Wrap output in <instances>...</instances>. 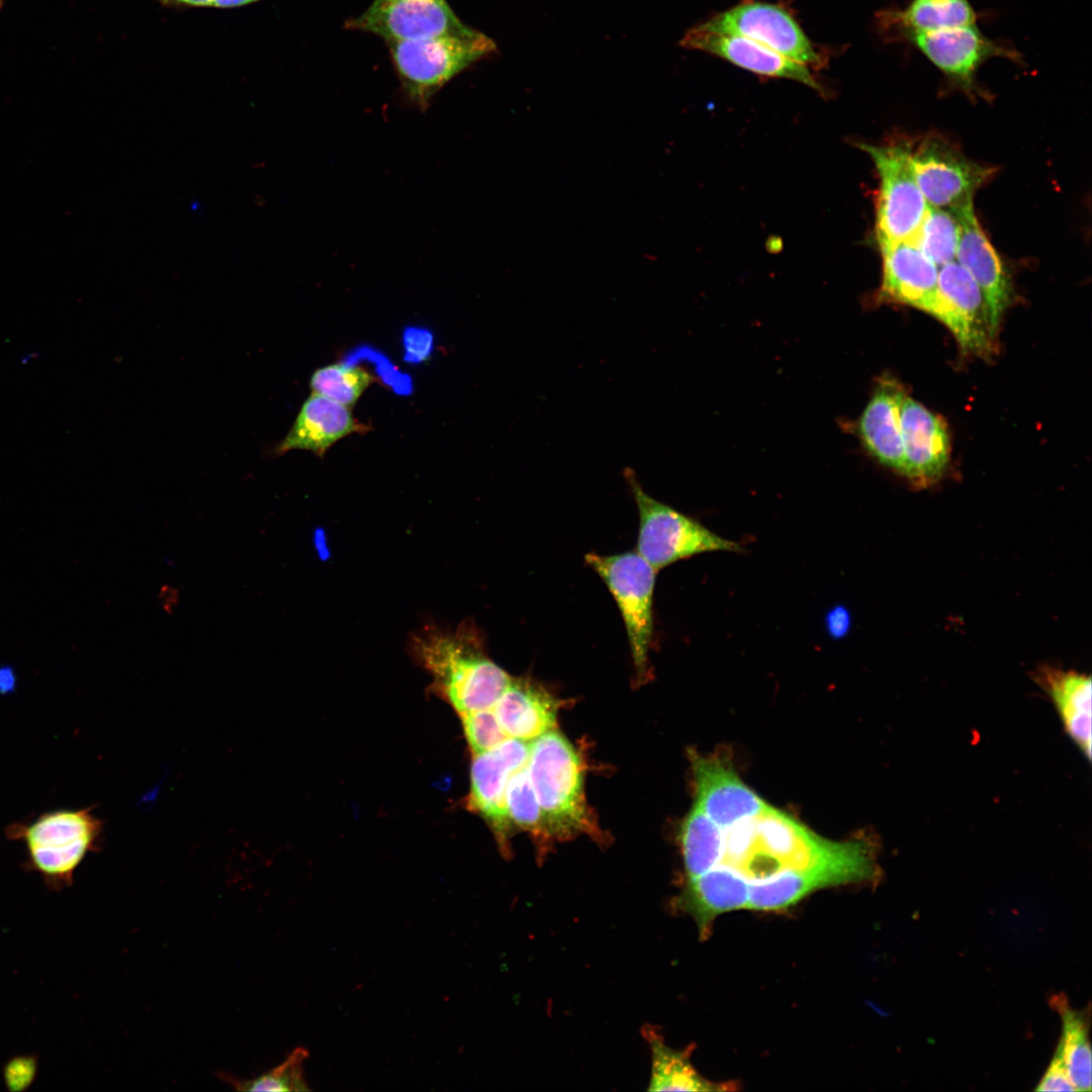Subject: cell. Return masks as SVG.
Instances as JSON below:
<instances>
[{"instance_id": "ffe728a7", "label": "cell", "mask_w": 1092, "mask_h": 1092, "mask_svg": "<svg viewBox=\"0 0 1092 1092\" xmlns=\"http://www.w3.org/2000/svg\"><path fill=\"white\" fill-rule=\"evenodd\" d=\"M368 430L369 427L353 417L350 407L312 393L302 404L284 440L278 444L276 453L299 449L324 457L341 439Z\"/></svg>"}, {"instance_id": "9a60e30c", "label": "cell", "mask_w": 1092, "mask_h": 1092, "mask_svg": "<svg viewBox=\"0 0 1092 1092\" xmlns=\"http://www.w3.org/2000/svg\"><path fill=\"white\" fill-rule=\"evenodd\" d=\"M906 476L916 485H930L945 472L949 461V437L945 422L906 395L900 413Z\"/></svg>"}, {"instance_id": "8d00e7d4", "label": "cell", "mask_w": 1092, "mask_h": 1092, "mask_svg": "<svg viewBox=\"0 0 1092 1092\" xmlns=\"http://www.w3.org/2000/svg\"><path fill=\"white\" fill-rule=\"evenodd\" d=\"M491 750L515 772L527 766L530 742L508 737Z\"/></svg>"}, {"instance_id": "2e32d148", "label": "cell", "mask_w": 1092, "mask_h": 1092, "mask_svg": "<svg viewBox=\"0 0 1092 1092\" xmlns=\"http://www.w3.org/2000/svg\"><path fill=\"white\" fill-rule=\"evenodd\" d=\"M680 46L712 54L754 74L790 79L818 92L824 91L807 66L744 36L710 31L697 25L684 35Z\"/></svg>"}, {"instance_id": "d590c367", "label": "cell", "mask_w": 1092, "mask_h": 1092, "mask_svg": "<svg viewBox=\"0 0 1092 1092\" xmlns=\"http://www.w3.org/2000/svg\"><path fill=\"white\" fill-rule=\"evenodd\" d=\"M1036 1091H1076L1057 1046L1049 1068L1039 1081Z\"/></svg>"}, {"instance_id": "e0dca14e", "label": "cell", "mask_w": 1092, "mask_h": 1092, "mask_svg": "<svg viewBox=\"0 0 1092 1092\" xmlns=\"http://www.w3.org/2000/svg\"><path fill=\"white\" fill-rule=\"evenodd\" d=\"M882 282L878 300L930 314L937 294L938 267L912 241L880 247Z\"/></svg>"}, {"instance_id": "9c48e42d", "label": "cell", "mask_w": 1092, "mask_h": 1092, "mask_svg": "<svg viewBox=\"0 0 1092 1092\" xmlns=\"http://www.w3.org/2000/svg\"><path fill=\"white\" fill-rule=\"evenodd\" d=\"M698 26L750 38L807 67L825 63L794 16L779 4L744 0Z\"/></svg>"}, {"instance_id": "3957f363", "label": "cell", "mask_w": 1092, "mask_h": 1092, "mask_svg": "<svg viewBox=\"0 0 1092 1092\" xmlns=\"http://www.w3.org/2000/svg\"><path fill=\"white\" fill-rule=\"evenodd\" d=\"M4 834L24 845V869L37 874L48 889L60 891L72 886L84 858L100 849L103 822L91 807L61 808L28 821H14Z\"/></svg>"}, {"instance_id": "74e56055", "label": "cell", "mask_w": 1092, "mask_h": 1092, "mask_svg": "<svg viewBox=\"0 0 1092 1092\" xmlns=\"http://www.w3.org/2000/svg\"><path fill=\"white\" fill-rule=\"evenodd\" d=\"M850 614L843 606H835L826 614L825 627L831 638L840 639L844 637L850 628Z\"/></svg>"}, {"instance_id": "ac0fdd59", "label": "cell", "mask_w": 1092, "mask_h": 1092, "mask_svg": "<svg viewBox=\"0 0 1092 1092\" xmlns=\"http://www.w3.org/2000/svg\"><path fill=\"white\" fill-rule=\"evenodd\" d=\"M692 761L695 805L719 827L753 817L768 805L721 760L694 754Z\"/></svg>"}, {"instance_id": "d4e9b609", "label": "cell", "mask_w": 1092, "mask_h": 1092, "mask_svg": "<svg viewBox=\"0 0 1092 1092\" xmlns=\"http://www.w3.org/2000/svg\"><path fill=\"white\" fill-rule=\"evenodd\" d=\"M878 18L883 31L895 39L906 33L977 24L969 0H910L903 8L881 11Z\"/></svg>"}, {"instance_id": "1f68e13d", "label": "cell", "mask_w": 1092, "mask_h": 1092, "mask_svg": "<svg viewBox=\"0 0 1092 1092\" xmlns=\"http://www.w3.org/2000/svg\"><path fill=\"white\" fill-rule=\"evenodd\" d=\"M373 380V375L362 367L336 363L316 369L311 375L309 386L312 393L351 407Z\"/></svg>"}, {"instance_id": "484cf974", "label": "cell", "mask_w": 1092, "mask_h": 1092, "mask_svg": "<svg viewBox=\"0 0 1092 1092\" xmlns=\"http://www.w3.org/2000/svg\"><path fill=\"white\" fill-rule=\"evenodd\" d=\"M847 884L845 877L831 871L784 873L750 883L746 908L757 911L786 909L816 890Z\"/></svg>"}, {"instance_id": "60d3db41", "label": "cell", "mask_w": 1092, "mask_h": 1092, "mask_svg": "<svg viewBox=\"0 0 1092 1092\" xmlns=\"http://www.w3.org/2000/svg\"><path fill=\"white\" fill-rule=\"evenodd\" d=\"M159 601L166 612L172 613L178 605V590L172 586L164 585L160 590Z\"/></svg>"}, {"instance_id": "83f0119b", "label": "cell", "mask_w": 1092, "mask_h": 1092, "mask_svg": "<svg viewBox=\"0 0 1092 1092\" xmlns=\"http://www.w3.org/2000/svg\"><path fill=\"white\" fill-rule=\"evenodd\" d=\"M1052 1005L1062 1018V1036L1058 1048L1068 1075L1076 1091H1090L1092 1057L1085 1013L1073 1009L1064 996H1054Z\"/></svg>"}, {"instance_id": "b9f144b4", "label": "cell", "mask_w": 1092, "mask_h": 1092, "mask_svg": "<svg viewBox=\"0 0 1092 1092\" xmlns=\"http://www.w3.org/2000/svg\"><path fill=\"white\" fill-rule=\"evenodd\" d=\"M263 0H214L213 8L232 9L254 4Z\"/></svg>"}, {"instance_id": "8fae6325", "label": "cell", "mask_w": 1092, "mask_h": 1092, "mask_svg": "<svg viewBox=\"0 0 1092 1092\" xmlns=\"http://www.w3.org/2000/svg\"><path fill=\"white\" fill-rule=\"evenodd\" d=\"M345 27L375 34L386 42L465 34L473 30L463 23L446 0H373Z\"/></svg>"}, {"instance_id": "7bdbcfd3", "label": "cell", "mask_w": 1092, "mask_h": 1092, "mask_svg": "<svg viewBox=\"0 0 1092 1092\" xmlns=\"http://www.w3.org/2000/svg\"><path fill=\"white\" fill-rule=\"evenodd\" d=\"M4 3H5V1H4V0H0V11L2 10V8H3V6H4Z\"/></svg>"}, {"instance_id": "4fadbf2b", "label": "cell", "mask_w": 1092, "mask_h": 1092, "mask_svg": "<svg viewBox=\"0 0 1092 1092\" xmlns=\"http://www.w3.org/2000/svg\"><path fill=\"white\" fill-rule=\"evenodd\" d=\"M930 314L954 336L966 353L988 356L994 349L983 295L957 261L938 268L937 294Z\"/></svg>"}, {"instance_id": "277c9868", "label": "cell", "mask_w": 1092, "mask_h": 1092, "mask_svg": "<svg viewBox=\"0 0 1092 1092\" xmlns=\"http://www.w3.org/2000/svg\"><path fill=\"white\" fill-rule=\"evenodd\" d=\"M527 770L552 839L601 835L584 797L582 760L561 733L530 742Z\"/></svg>"}, {"instance_id": "52a82bcc", "label": "cell", "mask_w": 1092, "mask_h": 1092, "mask_svg": "<svg viewBox=\"0 0 1092 1092\" xmlns=\"http://www.w3.org/2000/svg\"><path fill=\"white\" fill-rule=\"evenodd\" d=\"M860 146L872 158L880 179L875 222L879 246L912 241L928 204L913 173L911 145L896 141Z\"/></svg>"}, {"instance_id": "f35d334b", "label": "cell", "mask_w": 1092, "mask_h": 1092, "mask_svg": "<svg viewBox=\"0 0 1092 1092\" xmlns=\"http://www.w3.org/2000/svg\"><path fill=\"white\" fill-rule=\"evenodd\" d=\"M163 7L173 9H191L213 7L214 0H157Z\"/></svg>"}, {"instance_id": "ab89813d", "label": "cell", "mask_w": 1092, "mask_h": 1092, "mask_svg": "<svg viewBox=\"0 0 1092 1092\" xmlns=\"http://www.w3.org/2000/svg\"><path fill=\"white\" fill-rule=\"evenodd\" d=\"M17 686L15 670L10 665L0 666V695L11 694Z\"/></svg>"}, {"instance_id": "5b68a950", "label": "cell", "mask_w": 1092, "mask_h": 1092, "mask_svg": "<svg viewBox=\"0 0 1092 1092\" xmlns=\"http://www.w3.org/2000/svg\"><path fill=\"white\" fill-rule=\"evenodd\" d=\"M387 47L405 97L421 110L451 79L496 50L491 38L475 29L387 42Z\"/></svg>"}, {"instance_id": "7402d4cb", "label": "cell", "mask_w": 1092, "mask_h": 1092, "mask_svg": "<svg viewBox=\"0 0 1092 1092\" xmlns=\"http://www.w3.org/2000/svg\"><path fill=\"white\" fill-rule=\"evenodd\" d=\"M747 902L748 883L734 871L717 866L688 879L677 907L695 920L701 936L706 937L717 916L746 908Z\"/></svg>"}, {"instance_id": "44dd1931", "label": "cell", "mask_w": 1092, "mask_h": 1092, "mask_svg": "<svg viewBox=\"0 0 1092 1092\" xmlns=\"http://www.w3.org/2000/svg\"><path fill=\"white\" fill-rule=\"evenodd\" d=\"M559 700L528 678H512L491 708L508 737L531 742L556 729Z\"/></svg>"}, {"instance_id": "f546056e", "label": "cell", "mask_w": 1092, "mask_h": 1092, "mask_svg": "<svg viewBox=\"0 0 1092 1092\" xmlns=\"http://www.w3.org/2000/svg\"><path fill=\"white\" fill-rule=\"evenodd\" d=\"M961 236L958 217L928 205L912 242L938 268L956 261Z\"/></svg>"}, {"instance_id": "30bf717a", "label": "cell", "mask_w": 1092, "mask_h": 1092, "mask_svg": "<svg viewBox=\"0 0 1092 1092\" xmlns=\"http://www.w3.org/2000/svg\"><path fill=\"white\" fill-rule=\"evenodd\" d=\"M911 165L927 204L951 212L972 203L976 190L994 172L936 136L912 149Z\"/></svg>"}, {"instance_id": "5bb4252c", "label": "cell", "mask_w": 1092, "mask_h": 1092, "mask_svg": "<svg viewBox=\"0 0 1092 1092\" xmlns=\"http://www.w3.org/2000/svg\"><path fill=\"white\" fill-rule=\"evenodd\" d=\"M961 224L956 261L974 278L983 295L987 323L995 341L1012 299V285L1002 261L977 219L973 202L952 212Z\"/></svg>"}, {"instance_id": "d6a6232c", "label": "cell", "mask_w": 1092, "mask_h": 1092, "mask_svg": "<svg viewBox=\"0 0 1092 1092\" xmlns=\"http://www.w3.org/2000/svg\"><path fill=\"white\" fill-rule=\"evenodd\" d=\"M307 1057V1050L297 1046L280 1065L254 1079L243 1081L225 1077V1081L239 1091H307L309 1087L303 1074Z\"/></svg>"}, {"instance_id": "6da1fadb", "label": "cell", "mask_w": 1092, "mask_h": 1092, "mask_svg": "<svg viewBox=\"0 0 1092 1092\" xmlns=\"http://www.w3.org/2000/svg\"><path fill=\"white\" fill-rule=\"evenodd\" d=\"M717 866L734 871L748 884L784 873L815 871L839 873L849 884L872 883L881 873L869 841L828 840L769 805L728 827Z\"/></svg>"}, {"instance_id": "8992f818", "label": "cell", "mask_w": 1092, "mask_h": 1092, "mask_svg": "<svg viewBox=\"0 0 1092 1092\" xmlns=\"http://www.w3.org/2000/svg\"><path fill=\"white\" fill-rule=\"evenodd\" d=\"M623 475L639 515L636 551L657 571L697 554L741 550L737 542L650 496L632 468H625Z\"/></svg>"}, {"instance_id": "4dcf8cb0", "label": "cell", "mask_w": 1092, "mask_h": 1092, "mask_svg": "<svg viewBox=\"0 0 1092 1092\" xmlns=\"http://www.w3.org/2000/svg\"><path fill=\"white\" fill-rule=\"evenodd\" d=\"M506 805L512 825L529 832L541 846L552 841L527 766L513 772L506 790Z\"/></svg>"}, {"instance_id": "e575fe53", "label": "cell", "mask_w": 1092, "mask_h": 1092, "mask_svg": "<svg viewBox=\"0 0 1092 1092\" xmlns=\"http://www.w3.org/2000/svg\"><path fill=\"white\" fill-rule=\"evenodd\" d=\"M38 1059L34 1055H21L6 1062L2 1078L9 1092L26 1091L37 1075Z\"/></svg>"}, {"instance_id": "7c38bea8", "label": "cell", "mask_w": 1092, "mask_h": 1092, "mask_svg": "<svg viewBox=\"0 0 1092 1092\" xmlns=\"http://www.w3.org/2000/svg\"><path fill=\"white\" fill-rule=\"evenodd\" d=\"M918 50L949 82L972 91L982 65L993 58L1020 63L1019 53L987 37L977 24L899 37Z\"/></svg>"}, {"instance_id": "ba28073f", "label": "cell", "mask_w": 1092, "mask_h": 1092, "mask_svg": "<svg viewBox=\"0 0 1092 1092\" xmlns=\"http://www.w3.org/2000/svg\"><path fill=\"white\" fill-rule=\"evenodd\" d=\"M585 562L603 579L620 610L638 675L647 673L653 635V595L657 570L637 551L587 553Z\"/></svg>"}, {"instance_id": "603a6c76", "label": "cell", "mask_w": 1092, "mask_h": 1092, "mask_svg": "<svg viewBox=\"0 0 1092 1092\" xmlns=\"http://www.w3.org/2000/svg\"><path fill=\"white\" fill-rule=\"evenodd\" d=\"M1035 679L1054 703L1068 735L1089 760L1091 758V678L1089 675L1041 666Z\"/></svg>"}, {"instance_id": "d6986e66", "label": "cell", "mask_w": 1092, "mask_h": 1092, "mask_svg": "<svg viewBox=\"0 0 1092 1092\" xmlns=\"http://www.w3.org/2000/svg\"><path fill=\"white\" fill-rule=\"evenodd\" d=\"M906 395L897 379L883 376L857 424V433L866 450L881 464L900 474L904 469L900 413Z\"/></svg>"}, {"instance_id": "cb8c5ba5", "label": "cell", "mask_w": 1092, "mask_h": 1092, "mask_svg": "<svg viewBox=\"0 0 1092 1092\" xmlns=\"http://www.w3.org/2000/svg\"><path fill=\"white\" fill-rule=\"evenodd\" d=\"M513 772L492 751L472 755L467 808L490 825L503 850L508 849L512 823L506 805V790Z\"/></svg>"}, {"instance_id": "7a4b0ae2", "label": "cell", "mask_w": 1092, "mask_h": 1092, "mask_svg": "<svg viewBox=\"0 0 1092 1092\" xmlns=\"http://www.w3.org/2000/svg\"><path fill=\"white\" fill-rule=\"evenodd\" d=\"M414 659L433 676V689L460 715L491 709L512 676L485 653L474 623L455 631L428 625L408 642Z\"/></svg>"}, {"instance_id": "f1b7e54d", "label": "cell", "mask_w": 1092, "mask_h": 1092, "mask_svg": "<svg viewBox=\"0 0 1092 1092\" xmlns=\"http://www.w3.org/2000/svg\"><path fill=\"white\" fill-rule=\"evenodd\" d=\"M679 833L688 879L699 877L719 863L723 833L696 805L682 822Z\"/></svg>"}, {"instance_id": "836d02e7", "label": "cell", "mask_w": 1092, "mask_h": 1092, "mask_svg": "<svg viewBox=\"0 0 1092 1092\" xmlns=\"http://www.w3.org/2000/svg\"><path fill=\"white\" fill-rule=\"evenodd\" d=\"M472 755L486 752L508 738L492 709L460 715Z\"/></svg>"}, {"instance_id": "4316f807", "label": "cell", "mask_w": 1092, "mask_h": 1092, "mask_svg": "<svg viewBox=\"0 0 1092 1092\" xmlns=\"http://www.w3.org/2000/svg\"><path fill=\"white\" fill-rule=\"evenodd\" d=\"M651 1077L648 1091H724L730 1083L712 1082L692 1065L688 1054L666 1045L661 1038H649Z\"/></svg>"}]
</instances>
